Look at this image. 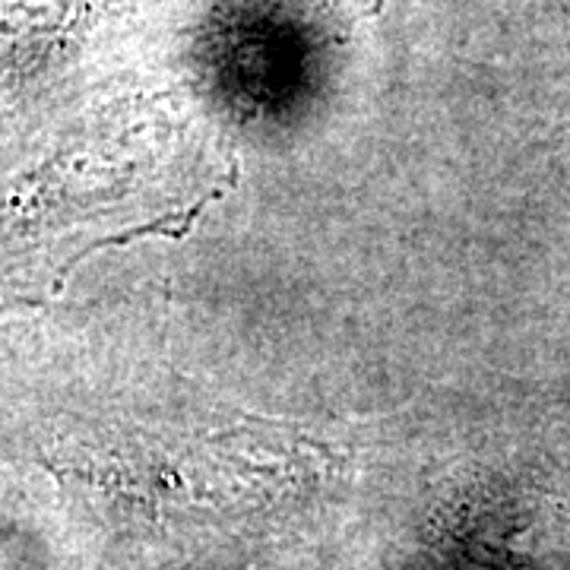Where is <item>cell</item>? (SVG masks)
Returning <instances> with one entry per match:
<instances>
[{
    "label": "cell",
    "instance_id": "obj_1",
    "mask_svg": "<svg viewBox=\"0 0 570 570\" xmlns=\"http://www.w3.org/2000/svg\"><path fill=\"white\" fill-rule=\"evenodd\" d=\"M276 3H285V7H292V10H324V13H333L336 7H346L348 13L362 17V13L381 10L384 0H276Z\"/></svg>",
    "mask_w": 570,
    "mask_h": 570
}]
</instances>
